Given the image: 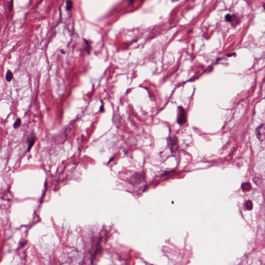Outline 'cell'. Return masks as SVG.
<instances>
[{
    "label": "cell",
    "mask_w": 265,
    "mask_h": 265,
    "mask_svg": "<svg viewBox=\"0 0 265 265\" xmlns=\"http://www.w3.org/2000/svg\"><path fill=\"white\" fill-rule=\"evenodd\" d=\"M21 124V120L20 118H18L16 119L15 122H14L13 127L15 129H17L20 127Z\"/></svg>",
    "instance_id": "cell-8"
},
{
    "label": "cell",
    "mask_w": 265,
    "mask_h": 265,
    "mask_svg": "<svg viewBox=\"0 0 265 265\" xmlns=\"http://www.w3.org/2000/svg\"><path fill=\"white\" fill-rule=\"evenodd\" d=\"M13 7H14V0H11L9 6H8L9 11H11L13 9Z\"/></svg>",
    "instance_id": "cell-12"
},
{
    "label": "cell",
    "mask_w": 265,
    "mask_h": 265,
    "mask_svg": "<svg viewBox=\"0 0 265 265\" xmlns=\"http://www.w3.org/2000/svg\"><path fill=\"white\" fill-rule=\"evenodd\" d=\"M262 177L260 175H256L253 178V181L257 185H260L261 184L262 182Z\"/></svg>",
    "instance_id": "cell-6"
},
{
    "label": "cell",
    "mask_w": 265,
    "mask_h": 265,
    "mask_svg": "<svg viewBox=\"0 0 265 265\" xmlns=\"http://www.w3.org/2000/svg\"><path fill=\"white\" fill-rule=\"evenodd\" d=\"M179 112L178 118V123L179 124L182 125L185 123L187 121V114L183 108L179 107Z\"/></svg>",
    "instance_id": "cell-2"
},
{
    "label": "cell",
    "mask_w": 265,
    "mask_h": 265,
    "mask_svg": "<svg viewBox=\"0 0 265 265\" xmlns=\"http://www.w3.org/2000/svg\"><path fill=\"white\" fill-rule=\"evenodd\" d=\"M225 20L227 22H232L233 20V17L230 14H227L225 16Z\"/></svg>",
    "instance_id": "cell-11"
},
{
    "label": "cell",
    "mask_w": 265,
    "mask_h": 265,
    "mask_svg": "<svg viewBox=\"0 0 265 265\" xmlns=\"http://www.w3.org/2000/svg\"><path fill=\"white\" fill-rule=\"evenodd\" d=\"M13 78V74L10 70H8L6 74V80L7 82H11Z\"/></svg>",
    "instance_id": "cell-7"
},
{
    "label": "cell",
    "mask_w": 265,
    "mask_h": 265,
    "mask_svg": "<svg viewBox=\"0 0 265 265\" xmlns=\"http://www.w3.org/2000/svg\"><path fill=\"white\" fill-rule=\"evenodd\" d=\"M168 145L172 152L176 151L178 148V141L176 137H169Z\"/></svg>",
    "instance_id": "cell-3"
},
{
    "label": "cell",
    "mask_w": 265,
    "mask_h": 265,
    "mask_svg": "<svg viewBox=\"0 0 265 265\" xmlns=\"http://www.w3.org/2000/svg\"><path fill=\"white\" fill-rule=\"evenodd\" d=\"M36 140V136L33 131L32 133L30 135V136L27 138V152L30 151V150L32 148L33 145H34Z\"/></svg>",
    "instance_id": "cell-4"
},
{
    "label": "cell",
    "mask_w": 265,
    "mask_h": 265,
    "mask_svg": "<svg viewBox=\"0 0 265 265\" xmlns=\"http://www.w3.org/2000/svg\"><path fill=\"white\" fill-rule=\"evenodd\" d=\"M172 1H173V2H175V1H178V0H172Z\"/></svg>",
    "instance_id": "cell-13"
},
{
    "label": "cell",
    "mask_w": 265,
    "mask_h": 265,
    "mask_svg": "<svg viewBox=\"0 0 265 265\" xmlns=\"http://www.w3.org/2000/svg\"><path fill=\"white\" fill-rule=\"evenodd\" d=\"M73 7V2L72 0H68L66 2V8L68 11H70Z\"/></svg>",
    "instance_id": "cell-9"
},
{
    "label": "cell",
    "mask_w": 265,
    "mask_h": 265,
    "mask_svg": "<svg viewBox=\"0 0 265 265\" xmlns=\"http://www.w3.org/2000/svg\"><path fill=\"white\" fill-rule=\"evenodd\" d=\"M242 189L244 192H249L252 189V186L249 182H244L242 184Z\"/></svg>",
    "instance_id": "cell-5"
},
{
    "label": "cell",
    "mask_w": 265,
    "mask_h": 265,
    "mask_svg": "<svg viewBox=\"0 0 265 265\" xmlns=\"http://www.w3.org/2000/svg\"><path fill=\"white\" fill-rule=\"evenodd\" d=\"M256 135L258 140L263 141L265 140V125L264 124L260 125L256 129Z\"/></svg>",
    "instance_id": "cell-1"
},
{
    "label": "cell",
    "mask_w": 265,
    "mask_h": 265,
    "mask_svg": "<svg viewBox=\"0 0 265 265\" xmlns=\"http://www.w3.org/2000/svg\"><path fill=\"white\" fill-rule=\"evenodd\" d=\"M246 209L248 210H251L252 209H253V203H252L251 201H250V200L248 201L246 203Z\"/></svg>",
    "instance_id": "cell-10"
}]
</instances>
